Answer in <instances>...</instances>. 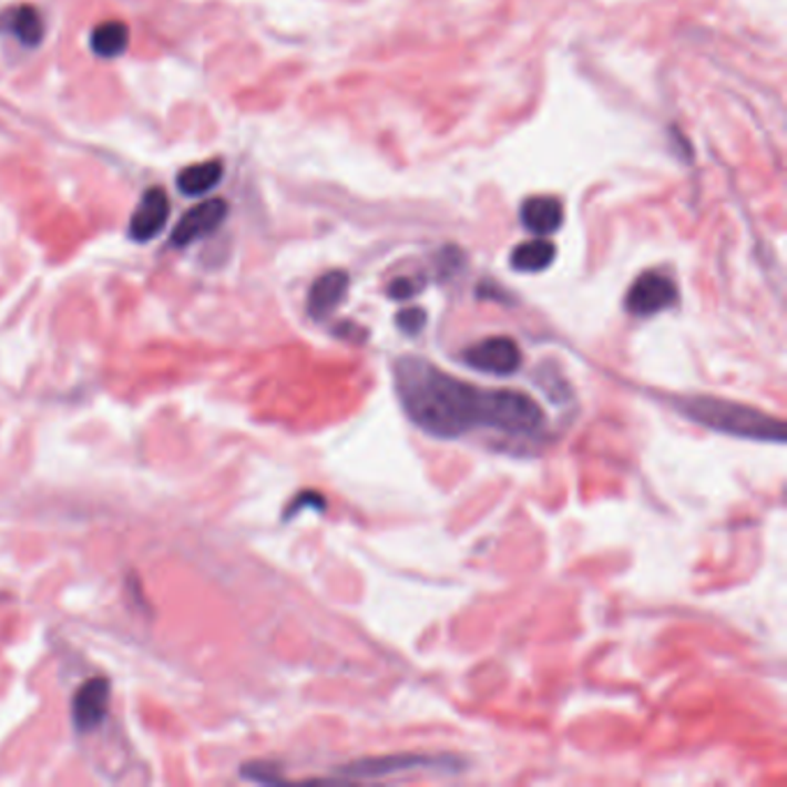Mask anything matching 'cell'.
<instances>
[{"label": "cell", "mask_w": 787, "mask_h": 787, "mask_svg": "<svg viewBox=\"0 0 787 787\" xmlns=\"http://www.w3.org/2000/svg\"><path fill=\"white\" fill-rule=\"evenodd\" d=\"M679 294L670 277L661 273H642L626 296V310L635 317H652L677 303Z\"/></svg>", "instance_id": "cell-5"}, {"label": "cell", "mask_w": 787, "mask_h": 787, "mask_svg": "<svg viewBox=\"0 0 787 787\" xmlns=\"http://www.w3.org/2000/svg\"><path fill=\"white\" fill-rule=\"evenodd\" d=\"M520 217L531 234L548 236L564 224V206L554 196H531L522 204Z\"/></svg>", "instance_id": "cell-10"}, {"label": "cell", "mask_w": 787, "mask_h": 787, "mask_svg": "<svg viewBox=\"0 0 787 787\" xmlns=\"http://www.w3.org/2000/svg\"><path fill=\"white\" fill-rule=\"evenodd\" d=\"M109 695L111 686L106 679H89L86 684H81L79 691L72 697V720L79 733H91V729L100 727L106 718L109 712Z\"/></svg>", "instance_id": "cell-8"}, {"label": "cell", "mask_w": 787, "mask_h": 787, "mask_svg": "<svg viewBox=\"0 0 787 787\" xmlns=\"http://www.w3.org/2000/svg\"><path fill=\"white\" fill-rule=\"evenodd\" d=\"M168 213H172L168 194L162 187L146 190L142 202H139V206L130 219V236L136 243H149V241L157 238L166 227Z\"/></svg>", "instance_id": "cell-7"}, {"label": "cell", "mask_w": 787, "mask_h": 787, "mask_svg": "<svg viewBox=\"0 0 787 787\" xmlns=\"http://www.w3.org/2000/svg\"><path fill=\"white\" fill-rule=\"evenodd\" d=\"M396 381L407 416L420 430L441 439L483 428L533 435L545 423L541 405L527 392L473 386L416 356L396 362Z\"/></svg>", "instance_id": "cell-1"}, {"label": "cell", "mask_w": 787, "mask_h": 787, "mask_svg": "<svg viewBox=\"0 0 787 787\" xmlns=\"http://www.w3.org/2000/svg\"><path fill=\"white\" fill-rule=\"evenodd\" d=\"M458 757H435V755H381V757H362V760L349 763L340 767L343 776L347 778H381V776H392L400 771H413V769H441L446 767L448 771H458Z\"/></svg>", "instance_id": "cell-3"}, {"label": "cell", "mask_w": 787, "mask_h": 787, "mask_svg": "<svg viewBox=\"0 0 787 787\" xmlns=\"http://www.w3.org/2000/svg\"><path fill=\"white\" fill-rule=\"evenodd\" d=\"M396 321H398V328H400L402 333L416 335V333L423 330V326H426V321H428V315H426V310H420V307H407V310H402V313L398 315Z\"/></svg>", "instance_id": "cell-15"}, {"label": "cell", "mask_w": 787, "mask_h": 787, "mask_svg": "<svg viewBox=\"0 0 787 787\" xmlns=\"http://www.w3.org/2000/svg\"><path fill=\"white\" fill-rule=\"evenodd\" d=\"M3 25L23 47H40L44 40V21L33 6H19L6 14Z\"/></svg>", "instance_id": "cell-12"}, {"label": "cell", "mask_w": 787, "mask_h": 787, "mask_svg": "<svg viewBox=\"0 0 787 787\" xmlns=\"http://www.w3.org/2000/svg\"><path fill=\"white\" fill-rule=\"evenodd\" d=\"M222 176H224V166L219 160L196 162L181 168V174L176 176V187L185 196H202L213 187H217Z\"/></svg>", "instance_id": "cell-11"}, {"label": "cell", "mask_w": 787, "mask_h": 787, "mask_svg": "<svg viewBox=\"0 0 787 787\" xmlns=\"http://www.w3.org/2000/svg\"><path fill=\"white\" fill-rule=\"evenodd\" d=\"M554 257H556V247L550 241L536 238V241L520 243L513 249L511 266L520 273H541L552 266Z\"/></svg>", "instance_id": "cell-14"}, {"label": "cell", "mask_w": 787, "mask_h": 787, "mask_svg": "<svg viewBox=\"0 0 787 787\" xmlns=\"http://www.w3.org/2000/svg\"><path fill=\"white\" fill-rule=\"evenodd\" d=\"M418 292H420V285L416 283V279H411V277H398V279H392L390 287H388V296L396 298V300H407V298L416 296Z\"/></svg>", "instance_id": "cell-17"}, {"label": "cell", "mask_w": 787, "mask_h": 787, "mask_svg": "<svg viewBox=\"0 0 787 787\" xmlns=\"http://www.w3.org/2000/svg\"><path fill=\"white\" fill-rule=\"evenodd\" d=\"M227 215H229V204L224 200H208L196 204L178 219V224L172 232V245L187 247L196 241L211 236L213 232L219 229V224L227 219Z\"/></svg>", "instance_id": "cell-6"}, {"label": "cell", "mask_w": 787, "mask_h": 787, "mask_svg": "<svg viewBox=\"0 0 787 787\" xmlns=\"http://www.w3.org/2000/svg\"><path fill=\"white\" fill-rule=\"evenodd\" d=\"M467 365H471L473 370H481L488 375L497 377H509L515 375L522 365V349L513 340V337L497 335L488 337V340L478 343L464 351Z\"/></svg>", "instance_id": "cell-4"}, {"label": "cell", "mask_w": 787, "mask_h": 787, "mask_svg": "<svg viewBox=\"0 0 787 787\" xmlns=\"http://www.w3.org/2000/svg\"><path fill=\"white\" fill-rule=\"evenodd\" d=\"M679 411L709 430L753 441H785V423L750 405L723 398H688L679 402Z\"/></svg>", "instance_id": "cell-2"}, {"label": "cell", "mask_w": 787, "mask_h": 787, "mask_svg": "<svg viewBox=\"0 0 787 787\" xmlns=\"http://www.w3.org/2000/svg\"><path fill=\"white\" fill-rule=\"evenodd\" d=\"M243 776H247L249 780H257V783H275L283 778V774H279V769L275 765H268V763H252V765H245L241 769Z\"/></svg>", "instance_id": "cell-16"}, {"label": "cell", "mask_w": 787, "mask_h": 787, "mask_svg": "<svg viewBox=\"0 0 787 787\" xmlns=\"http://www.w3.org/2000/svg\"><path fill=\"white\" fill-rule=\"evenodd\" d=\"M127 44H130V31L123 21H104L95 25L91 33V51L98 55V59L104 61L119 59V55L125 53Z\"/></svg>", "instance_id": "cell-13"}, {"label": "cell", "mask_w": 787, "mask_h": 787, "mask_svg": "<svg viewBox=\"0 0 787 787\" xmlns=\"http://www.w3.org/2000/svg\"><path fill=\"white\" fill-rule=\"evenodd\" d=\"M349 289V275L345 270H328L315 279L307 296V313L313 319H326L340 305Z\"/></svg>", "instance_id": "cell-9"}]
</instances>
